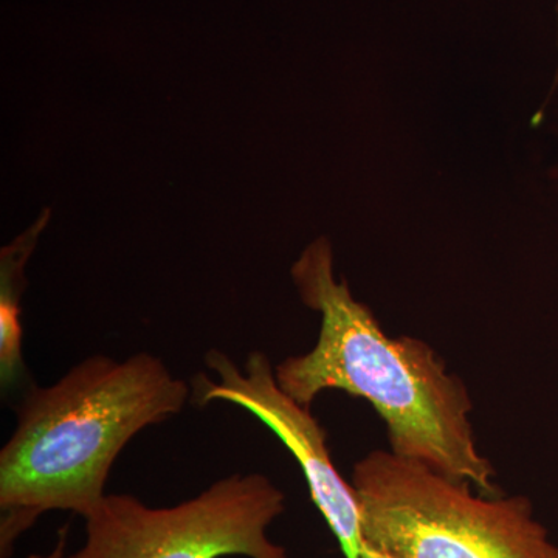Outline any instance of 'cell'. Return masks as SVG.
Masks as SVG:
<instances>
[{"instance_id":"ba28073f","label":"cell","mask_w":558,"mask_h":558,"mask_svg":"<svg viewBox=\"0 0 558 558\" xmlns=\"http://www.w3.org/2000/svg\"><path fill=\"white\" fill-rule=\"evenodd\" d=\"M362 558H398L388 554L387 550L374 548V546L365 545L362 550Z\"/></svg>"},{"instance_id":"52a82bcc","label":"cell","mask_w":558,"mask_h":558,"mask_svg":"<svg viewBox=\"0 0 558 558\" xmlns=\"http://www.w3.org/2000/svg\"><path fill=\"white\" fill-rule=\"evenodd\" d=\"M70 526L65 524L64 527L58 532L57 545L46 556H31L27 558H65V549H68Z\"/></svg>"},{"instance_id":"6da1fadb","label":"cell","mask_w":558,"mask_h":558,"mask_svg":"<svg viewBox=\"0 0 558 558\" xmlns=\"http://www.w3.org/2000/svg\"><path fill=\"white\" fill-rule=\"evenodd\" d=\"M292 278L303 303L322 314V329L310 352L277 365L279 387L306 407L328 389L368 400L387 424L392 453L497 497V473L480 453L470 424L468 388L433 348L384 332L348 282L337 281L326 238L301 253Z\"/></svg>"},{"instance_id":"7a4b0ae2","label":"cell","mask_w":558,"mask_h":558,"mask_svg":"<svg viewBox=\"0 0 558 558\" xmlns=\"http://www.w3.org/2000/svg\"><path fill=\"white\" fill-rule=\"evenodd\" d=\"M193 389L156 355H92L49 387H31L0 451V556L44 513L87 519L110 469L142 429L179 414Z\"/></svg>"},{"instance_id":"8992f818","label":"cell","mask_w":558,"mask_h":558,"mask_svg":"<svg viewBox=\"0 0 558 558\" xmlns=\"http://www.w3.org/2000/svg\"><path fill=\"white\" fill-rule=\"evenodd\" d=\"M49 218L50 211L46 209L31 229L0 253V376L3 385H11L24 369L21 323L22 292L27 286L24 269Z\"/></svg>"},{"instance_id":"277c9868","label":"cell","mask_w":558,"mask_h":558,"mask_svg":"<svg viewBox=\"0 0 558 558\" xmlns=\"http://www.w3.org/2000/svg\"><path fill=\"white\" fill-rule=\"evenodd\" d=\"M284 510V492L263 473H234L172 508L106 495L65 558H289L267 534Z\"/></svg>"},{"instance_id":"5b68a950","label":"cell","mask_w":558,"mask_h":558,"mask_svg":"<svg viewBox=\"0 0 558 558\" xmlns=\"http://www.w3.org/2000/svg\"><path fill=\"white\" fill-rule=\"evenodd\" d=\"M205 365L218 379L199 374L191 399L201 407L211 402H229L258 417L293 454L310 486L317 506L344 558H362V515L357 494L333 465L328 436L310 407L296 402L279 387L269 357L255 351L244 369L218 351L209 349Z\"/></svg>"},{"instance_id":"3957f363","label":"cell","mask_w":558,"mask_h":558,"mask_svg":"<svg viewBox=\"0 0 558 558\" xmlns=\"http://www.w3.org/2000/svg\"><path fill=\"white\" fill-rule=\"evenodd\" d=\"M365 545L398 558H558L526 497L475 495L472 484L392 451L355 464Z\"/></svg>"}]
</instances>
